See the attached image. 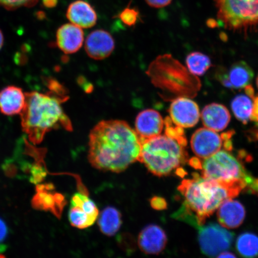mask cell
Segmentation results:
<instances>
[{"instance_id": "6da1fadb", "label": "cell", "mask_w": 258, "mask_h": 258, "mask_svg": "<svg viewBox=\"0 0 258 258\" xmlns=\"http://www.w3.org/2000/svg\"><path fill=\"white\" fill-rule=\"evenodd\" d=\"M142 140L127 122L103 120L89 134L88 159L93 167L119 173L140 160Z\"/></svg>"}, {"instance_id": "7a4b0ae2", "label": "cell", "mask_w": 258, "mask_h": 258, "mask_svg": "<svg viewBox=\"0 0 258 258\" xmlns=\"http://www.w3.org/2000/svg\"><path fill=\"white\" fill-rule=\"evenodd\" d=\"M177 189L183 202L173 217L197 228L204 225L226 200L239 195L216 180L198 173H194L191 179L183 180Z\"/></svg>"}, {"instance_id": "3957f363", "label": "cell", "mask_w": 258, "mask_h": 258, "mask_svg": "<svg viewBox=\"0 0 258 258\" xmlns=\"http://www.w3.org/2000/svg\"><path fill=\"white\" fill-rule=\"evenodd\" d=\"M54 93H25V105L21 113V124L32 143L40 144L45 135L53 129L62 127L72 131V122L61 106L67 99L54 95Z\"/></svg>"}, {"instance_id": "277c9868", "label": "cell", "mask_w": 258, "mask_h": 258, "mask_svg": "<svg viewBox=\"0 0 258 258\" xmlns=\"http://www.w3.org/2000/svg\"><path fill=\"white\" fill-rule=\"evenodd\" d=\"M185 145L184 139L160 135L142 141L139 161L154 175H169L186 163Z\"/></svg>"}, {"instance_id": "5b68a950", "label": "cell", "mask_w": 258, "mask_h": 258, "mask_svg": "<svg viewBox=\"0 0 258 258\" xmlns=\"http://www.w3.org/2000/svg\"><path fill=\"white\" fill-rule=\"evenodd\" d=\"M202 176L216 180L239 195L249 192L256 178L251 176L243 163L227 150H221L204 159L201 164Z\"/></svg>"}, {"instance_id": "8992f818", "label": "cell", "mask_w": 258, "mask_h": 258, "mask_svg": "<svg viewBox=\"0 0 258 258\" xmlns=\"http://www.w3.org/2000/svg\"><path fill=\"white\" fill-rule=\"evenodd\" d=\"M215 6L227 30L244 35L258 31V0H215Z\"/></svg>"}, {"instance_id": "52a82bcc", "label": "cell", "mask_w": 258, "mask_h": 258, "mask_svg": "<svg viewBox=\"0 0 258 258\" xmlns=\"http://www.w3.org/2000/svg\"><path fill=\"white\" fill-rule=\"evenodd\" d=\"M198 241L202 252L213 258L228 250L233 243L234 234L217 224L200 227Z\"/></svg>"}, {"instance_id": "ba28073f", "label": "cell", "mask_w": 258, "mask_h": 258, "mask_svg": "<svg viewBox=\"0 0 258 258\" xmlns=\"http://www.w3.org/2000/svg\"><path fill=\"white\" fill-rule=\"evenodd\" d=\"M223 140L217 132L206 127L199 128L191 139L192 150L197 156L206 159L221 151Z\"/></svg>"}, {"instance_id": "9c48e42d", "label": "cell", "mask_w": 258, "mask_h": 258, "mask_svg": "<svg viewBox=\"0 0 258 258\" xmlns=\"http://www.w3.org/2000/svg\"><path fill=\"white\" fill-rule=\"evenodd\" d=\"M169 114L173 123L183 128L195 126L201 117L198 105L186 98H179L173 101L170 106Z\"/></svg>"}, {"instance_id": "30bf717a", "label": "cell", "mask_w": 258, "mask_h": 258, "mask_svg": "<svg viewBox=\"0 0 258 258\" xmlns=\"http://www.w3.org/2000/svg\"><path fill=\"white\" fill-rule=\"evenodd\" d=\"M115 48L111 35L103 30H96L90 33L85 43L88 55L93 59L102 60L111 55Z\"/></svg>"}, {"instance_id": "8fae6325", "label": "cell", "mask_w": 258, "mask_h": 258, "mask_svg": "<svg viewBox=\"0 0 258 258\" xmlns=\"http://www.w3.org/2000/svg\"><path fill=\"white\" fill-rule=\"evenodd\" d=\"M164 122L160 113L154 109H146L139 114L135 128L142 141L159 136L163 130Z\"/></svg>"}, {"instance_id": "7c38bea8", "label": "cell", "mask_w": 258, "mask_h": 258, "mask_svg": "<svg viewBox=\"0 0 258 258\" xmlns=\"http://www.w3.org/2000/svg\"><path fill=\"white\" fill-rule=\"evenodd\" d=\"M167 241L165 232L159 226L150 225L141 231L138 237V245L145 253L157 254L166 247Z\"/></svg>"}, {"instance_id": "4fadbf2b", "label": "cell", "mask_w": 258, "mask_h": 258, "mask_svg": "<svg viewBox=\"0 0 258 258\" xmlns=\"http://www.w3.org/2000/svg\"><path fill=\"white\" fill-rule=\"evenodd\" d=\"M218 209V222L225 228L234 229L240 227L246 217L244 206L233 199L226 200Z\"/></svg>"}, {"instance_id": "5bb4252c", "label": "cell", "mask_w": 258, "mask_h": 258, "mask_svg": "<svg viewBox=\"0 0 258 258\" xmlns=\"http://www.w3.org/2000/svg\"><path fill=\"white\" fill-rule=\"evenodd\" d=\"M84 32L82 28L73 24L61 26L56 32V44L63 53L73 54L83 46Z\"/></svg>"}, {"instance_id": "9a60e30c", "label": "cell", "mask_w": 258, "mask_h": 258, "mask_svg": "<svg viewBox=\"0 0 258 258\" xmlns=\"http://www.w3.org/2000/svg\"><path fill=\"white\" fill-rule=\"evenodd\" d=\"M67 18L72 24L82 28L94 27L98 19L94 9L83 0L71 3L67 9Z\"/></svg>"}, {"instance_id": "2e32d148", "label": "cell", "mask_w": 258, "mask_h": 258, "mask_svg": "<svg viewBox=\"0 0 258 258\" xmlns=\"http://www.w3.org/2000/svg\"><path fill=\"white\" fill-rule=\"evenodd\" d=\"M26 103L25 93L18 87L9 86L0 92V112L6 115L21 114Z\"/></svg>"}, {"instance_id": "e0dca14e", "label": "cell", "mask_w": 258, "mask_h": 258, "mask_svg": "<svg viewBox=\"0 0 258 258\" xmlns=\"http://www.w3.org/2000/svg\"><path fill=\"white\" fill-rule=\"evenodd\" d=\"M201 117L205 127L215 132L224 130L231 120L228 109L217 103L206 106L203 109Z\"/></svg>"}, {"instance_id": "ac0fdd59", "label": "cell", "mask_w": 258, "mask_h": 258, "mask_svg": "<svg viewBox=\"0 0 258 258\" xmlns=\"http://www.w3.org/2000/svg\"><path fill=\"white\" fill-rule=\"evenodd\" d=\"M227 77L231 89H241L249 86L254 77L252 69L244 61L232 64L227 71Z\"/></svg>"}, {"instance_id": "d6986e66", "label": "cell", "mask_w": 258, "mask_h": 258, "mask_svg": "<svg viewBox=\"0 0 258 258\" xmlns=\"http://www.w3.org/2000/svg\"><path fill=\"white\" fill-rule=\"evenodd\" d=\"M122 223L121 215L117 209L107 207L103 210L98 225L102 233L108 236L117 233Z\"/></svg>"}, {"instance_id": "ffe728a7", "label": "cell", "mask_w": 258, "mask_h": 258, "mask_svg": "<svg viewBox=\"0 0 258 258\" xmlns=\"http://www.w3.org/2000/svg\"><path fill=\"white\" fill-rule=\"evenodd\" d=\"M235 249L243 258L258 257V236L250 232L241 234L235 241Z\"/></svg>"}, {"instance_id": "44dd1931", "label": "cell", "mask_w": 258, "mask_h": 258, "mask_svg": "<svg viewBox=\"0 0 258 258\" xmlns=\"http://www.w3.org/2000/svg\"><path fill=\"white\" fill-rule=\"evenodd\" d=\"M247 95L235 96L231 102V106L235 118L244 124L251 120L253 109V102Z\"/></svg>"}, {"instance_id": "7402d4cb", "label": "cell", "mask_w": 258, "mask_h": 258, "mask_svg": "<svg viewBox=\"0 0 258 258\" xmlns=\"http://www.w3.org/2000/svg\"><path fill=\"white\" fill-rule=\"evenodd\" d=\"M186 63L189 72L197 76L204 75L212 66L210 57L198 51L189 53L186 57Z\"/></svg>"}, {"instance_id": "603a6c76", "label": "cell", "mask_w": 258, "mask_h": 258, "mask_svg": "<svg viewBox=\"0 0 258 258\" xmlns=\"http://www.w3.org/2000/svg\"><path fill=\"white\" fill-rule=\"evenodd\" d=\"M69 219L73 227L79 229H85L95 223L96 219L87 214L79 206L71 205L69 212Z\"/></svg>"}, {"instance_id": "cb8c5ba5", "label": "cell", "mask_w": 258, "mask_h": 258, "mask_svg": "<svg viewBox=\"0 0 258 258\" xmlns=\"http://www.w3.org/2000/svg\"><path fill=\"white\" fill-rule=\"evenodd\" d=\"M71 205L79 206L87 214L97 219L99 215L98 208L94 203L88 196L82 193H76L73 196Z\"/></svg>"}, {"instance_id": "d4e9b609", "label": "cell", "mask_w": 258, "mask_h": 258, "mask_svg": "<svg viewBox=\"0 0 258 258\" xmlns=\"http://www.w3.org/2000/svg\"><path fill=\"white\" fill-rule=\"evenodd\" d=\"M140 18V14L138 11L134 8L127 7L122 11L120 15L119 18L123 22L125 25L128 27H132L137 24Z\"/></svg>"}, {"instance_id": "484cf974", "label": "cell", "mask_w": 258, "mask_h": 258, "mask_svg": "<svg viewBox=\"0 0 258 258\" xmlns=\"http://www.w3.org/2000/svg\"><path fill=\"white\" fill-rule=\"evenodd\" d=\"M38 0H0V6L8 10H15L22 7H32Z\"/></svg>"}, {"instance_id": "4316f807", "label": "cell", "mask_w": 258, "mask_h": 258, "mask_svg": "<svg viewBox=\"0 0 258 258\" xmlns=\"http://www.w3.org/2000/svg\"><path fill=\"white\" fill-rule=\"evenodd\" d=\"M151 206L157 211H162L167 208V203L165 200L160 197H154L151 199Z\"/></svg>"}, {"instance_id": "83f0119b", "label": "cell", "mask_w": 258, "mask_h": 258, "mask_svg": "<svg viewBox=\"0 0 258 258\" xmlns=\"http://www.w3.org/2000/svg\"><path fill=\"white\" fill-rule=\"evenodd\" d=\"M145 1L151 7L161 8L170 5L172 0H145Z\"/></svg>"}, {"instance_id": "f1b7e54d", "label": "cell", "mask_w": 258, "mask_h": 258, "mask_svg": "<svg viewBox=\"0 0 258 258\" xmlns=\"http://www.w3.org/2000/svg\"><path fill=\"white\" fill-rule=\"evenodd\" d=\"M8 228L5 222L0 218V243L4 241L8 235Z\"/></svg>"}, {"instance_id": "f546056e", "label": "cell", "mask_w": 258, "mask_h": 258, "mask_svg": "<svg viewBox=\"0 0 258 258\" xmlns=\"http://www.w3.org/2000/svg\"><path fill=\"white\" fill-rule=\"evenodd\" d=\"M251 120L258 122V96L254 99L253 101V109Z\"/></svg>"}, {"instance_id": "4dcf8cb0", "label": "cell", "mask_w": 258, "mask_h": 258, "mask_svg": "<svg viewBox=\"0 0 258 258\" xmlns=\"http://www.w3.org/2000/svg\"><path fill=\"white\" fill-rule=\"evenodd\" d=\"M58 0H43V3L45 7L52 8L57 5Z\"/></svg>"}, {"instance_id": "1f68e13d", "label": "cell", "mask_w": 258, "mask_h": 258, "mask_svg": "<svg viewBox=\"0 0 258 258\" xmlns=\"http://www.w3.org/2000/svg\"><path fill=\"white\" fill-rule=\"evenodd\" d=\"M216 258H237L233 253L229 251H224V252L219 254Z\"/></svg>"}, {"instance_id": "d6a6232c", "label": "cell", "mask_w": 258, "mask_h": 258, "mask_svg": "<svg viewBox=\"0 0 258 258\" xmlns=\"http://www.w3.org/2000/svg\"><path fill=\"white\" fill-rule=\"evenodd\" d=\"M3 44H4V36H3V32L0 30V50L2 49Z\"/></svg>"}, {"instance_id": "836d02e7", "label": "cell", "mask_w": 258, "mask_h": 258, "mask_svg": "<svg viewBox=\"0 0 258 258\" xmlns=\"http://www.w3.org/2000/svg\"><path fill=\"white\" fill-rule=\"evenodd\" d=\"M0 258H6V257L3 255V254H0Z\"/></svg>"}, {"instance_id": "e575fe53", "label": "cell", "mask_w": 258, "mask_h": 258, "mask_svg": "<svg viewBox=\"0 0 258 258\" xmlns=\"http://www.w3.org/2000/svg\"><path fill=\"white\" fill-rule=\"evenodd\" d=\"M256 85H257V88H258V76H257V79H256Z\"/></svg>"}]
</instances>
